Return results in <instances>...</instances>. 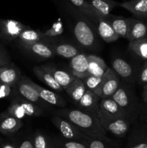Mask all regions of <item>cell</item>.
<instances>
[{
	"mask_svg": "<svg viewBox=\"0 0 147 148\" xmlns=\"http://www.w3.org/2000/svg\"><path fill=\"white\" fill-rule=\"evenodd\" d=\"M55 114L71 122L88 137L101 139L109 143L112 142L101 126L97 114L86 112L79 108H66L56 110Z\"/></svg>",
	"mask_w": 147,
	"mask_h": 148,
	"instance_id": "6da1fadb",
	"label": "cell"
},
{
	"mask_svg": "<svg viewBox=\"0 0 147 148\" xmlns=\"http://www.w3.org/2000/svg\"><path fill=\"white\" fill-rule=\"evenodd\" d=\"M66 7L72 18V30L77 44L86 50L97 51L101 44L96 25L70 4Z\"/></svg>",
	"mask_w": 147,
	"mask_h": 148,
	"instance_id": "7a4b0ae2",
	"label": "cell"
},
{
	"mask_svg": "<svg viewBox=\"0 0 147 148\" xmlns=\"http://www.w3.org/2000/svg\"><path fill=\"white\" fill-rule=\"evenodd\" d=\"M133 85L121 80L116 92L111 97L125 112L127 119L131 124L135 122L141 115L143 103H141L133 88Z\"/></svg>",
	"mask_w": 147,
	"mask_h": 148,
	"instance_id": "3957f363",
	"label": "cell"
},
{
	"mask_svg": "<svg viewBox=\"0 0 147 148\" xmlns=\"http://www.w3.org/2000/svg\"><path fill=\"white\" fill-rule=\"evenodd\" d=\"M99 122L102 128L113 135L122 137L127 134L131 126V123L123 118H118L108 114L99 108L97 111Z\"/></svg>",
	"mask_w": 147,
	"mask_h": 148,
	"instance_id": "277c9868",
	"label": "cell"
},
{
	"mask_svg": "<svg viewBox=\"0 0 147 148\" xmlns=\"http://www.w3.org/2000/svg\"><path fill=\"white\" fill-rule=\"evenodd\" d=\"M43 41L50 45L55 55L64 59H71L76 55L82 53V48L79 45L59 37H46L44 35Z\"/></svg>",
	"mask_w": 147,
	"mask_h": 148,
	"instance_id": "5b68a950",
	"label": "cell"
},
{
	"mask_svg": "<svg viewBox=\"0 0 147 148\" xmlns=\"http://www.w3.org/2000/svg\"><path fill=\"white\" fill-rule=\"evenodd\" d=\"M50 121L60 132L61 136L66 140L86 142V140L90 137L82 132L71 122L56 114L52 116Z\"/></svg>",
	"mask_w": 147,
	"mask_h": 148,
	"instance_id": "8992f818",
	"label": "cell"
},
{
	"mask_svg": "<svg viewBox=\"0 0 147 148\" xmlns=\"http://www.w3.org/2000/svg\"><path fill=\"white\" fill-rule=\"evenodd\" d=\"M30 78L27 77V76L22 75L18 83L14 88V91L24 99L38 106L39 107L45 110L50 105L45 103L39 97L36 90L30 83Z\"/></svg>",
	"mask_w": 147,
	"mask_h": 148,
	"instance_id": "52a82bcc",
	"label": "cell"
},
{
	"mask_svg": "<svg viewBox=\"0 0 147 148\" xmlns=\"http://www.w3.org/2000/svg\"><path fill=\"white\" fill-rule=\"evenodd\" d=\"M17 46L22 51L39 59H48L54 57L55 55L50 45L45 41L34 43H18Z\"/></svg>",
	"mask_w": 147,
	"mask_h": 148,
	"instance_id": "ba28073f",
	"label": "cell"
},
{
	"mask_svg": "<svg viewBox=\"0 0 147 148\" xmlns=\"http://www.w3.org/2000/svg\"><path fill=\"white\" fill-rule=\"evenodd\" d=\"M121 83V79L111 67H108L102 77L98 97L100 99L110 98L114 95Z\"/></svg>",
	"mask_w": 147,
	"mask_h": 148,
	"instance_id": "9c48e42d",
	"label": "cell"
},
{
	"mask_svg": "<svg viewBox=\"0 0 147 148\" xmlns=\"http://www.w3.org/2000/svg\"><path fill=\"white\" fill-rule=\"evenodd\" d=\"M27 26L14 20L0 19V40L4 44L17 40L19 36Z\"/></svg>",
	"mask_w": 147,
	"mask_h": 148,
	"instance_id": "30bf717a",
	"label": "cell"
},
{
	"mask_svg": "<svg viewBox=\"0 0 147 148\" xmlns=\"http://www.w3.org/2000/svg\"><path fill=\"white\" fill-rule=\"evenodd\" d=\"M111 64V68L119 76L121 80L133 85L137 82L138 72L125 59L120 57L114 58Z\"/></svg>",
	"mask_w": 147,
	"mask_h": 148,
	"instance_id": "8fae6325",
	"label": "cell"
},
{
	"mask_svg": "<svg viewBox=\"0 0 147 148\" xmlns=\"http://www.w3.org/2000/svg\"><path fill=\"white\" fill-rule=\"evenodd\" d=\"M30 82L33 86V88L36 90L39 97L45 103L50 106H54L59 107V108H65L66 106V105H67L66 101L60 95L50 90L46 89V88L40 86L35 82H33L31 79H30Z\"/></svg>",
	"mask_w": 147,
	"mask_h": 148,
	"instance_id": "7c38bea8",
	"label": "cell"
},
{
	"mask_svg": "<svg viewBox=\"0 0 147 148\" xmlns=\"http://www.w3.org/2000/svg\"><path fill=\"white\" fill-rule=\"evenodd\" d=\"M128 32L125 39L129 42L147 38V25L138 19L126 18Z\"/></svg>",
	"mask_w": 147,
	"mask_h": 148,
	"instance_id": "4fadbf2b",
	"label": "cell"
},
{
	"mask_svg": "<svg viewBox=\"0 0 147 148\" xmlns=\"http://www.w3.org/2000/svg\"><path fill=\"white\" fill-rule=\"evenodd\" d=\"M20 69L13 62L0 66V82L14 88L22 77Z\"/></svg>",
	"mask_w": 147,
	"mask_h": 148,
	"instance_id": "5bb4252c",
	"label": "cell"
},
{
	"mask_svg": "<svg viewBox=\"0 0 147 148\" xmlns=\"http://www.w3.org/2000/svg\"><path fill=\"white\" fill-rule=\"evenodd\" d=\"M23 127L22 120L8 115L5 112L0 114V132L5 136L14 135Z\"/></svg>",
	"mask_w": 147,
	"mask_h": 148,
	"instance_id": "9a60e30c",
	"label": "cell"
},
{
	"mask_svg": "<svg viewBox=\"0 0 147 148\" xmlns=\"http://www.w3.org/2000/svg\"><path fill=\"white\" fill-rule=\"evenodd\" d=\"M88 54L81 53L70 60V72L78 79H84L89 76L88 74Z\"/></svg>",
	"mask_w": 147,
	"mask_h": 148,
	"instance_id": "2e32d148",
	"label": "cell"
},
{
	"mask_svg": "<svg viewBox=\"0 0 147 148\" xmlns=\"http://www.w3.org/2000/svg\"><path fill=\"white\" fill-rule=\"evenodd\" d=\"M125 148H147V125L136 126L131 132Z\"/></svg>",
	"mask_w": 147,
	"mask_h": 148,
	"instance_id": "e0dca14e",
	"label": "cell"
},
{
	"mask_svg": "<svg viewBox=\"0 0 147 148\" xmlns=\"http://www.w3.org/2000/svg\"><path fill=\"white\" fill-rule=\"evenodd\" d=\"M42 66L53 76L55 80L61 87L63 88V90L66 89L71 82L77 79L70 71L60 69L50 64L42 65Z\"/></svg>",
	"mask_w": 147,
	"mask_h": 148,
	"instance_id": "ac0fdd59",
	"label": "cell"
},
{
	"mask_svg": "<svg viewBox=\"0 0 147 148\" xmlns=\"http://www.w3.org/2000/svg\"><path fill=\"white\" fill-rule=\"evenodd\" d=\"M97 30L101 40L106 43H112L120 38L117 33L114 31L107 17L99 16L96 25Z\"/></svg>",
	"mask_w": 147,
	"mask_h": 148,
	"instance_id": "d6986e66",
	"label": "cell"
},
{
	"mask_svg": "<svg viewBox=\"0 0 147 148\" xmlns=\"http://www.w3.org/2000/svg\"><path fill=\"white\" fill-rule=\"evenodd\" d=\"M11 99H14L20 105L22 111H24L25 116L30 117H38L43 116L46 114V111L44 109H43L35 104L30 102L27 100L24 99V98L18 95L15 91H14V95L12 97Z\"/></svg>",
	"mask_w": 147,
	"mask_h": 148,
	"instance_id": "ffe728a7",
	"label": "cell"
},
{
	"mask_svg": "<svg viewBox=\"0 0 147 148\" xmlns=\"http://www.w3.org/2000/svg\"><path fill=\"white\" fill-rule=\"evenodd\" d=\"M119 7L128 10L139 19H147V0H129L119 3Z\"/></svg>",
	"mask_w": 147,
	"mask_h": 148,
	"instance_id": "44dd1931",
	"label": "cell"
},
{
	"mask_svg": "<svg viewBox=\"0 0 147 148\" xmlns=\"http://www.w3.org/2000/svg\"><path fill=\"white\" fill-rule=\"evenodd\" d=\"M99 101L100 98L97 96V95L90 90H86L82 98L76 104L79 109L92 114H97Z\"/></svg>",
	"mask_w": 147,
	"mask_h": 148,
	"instance_id": "7402d4cb",
	"label": "cell"
},
{
	"mask_svg": "<svg viewBox=\"0 0 147 148\" xmlns=\"http://www.w3.org/2000/svg\"><path fill=\"white\" fill-rule=\"evenodd\" d=\"M88 74L89 76L102 77L108 68L105 61L97 55L88 54Z\"/></svg>",
	"mask_w": 147,
	"mask_h": 148,
	"instance_id": "603a6c76",
	"label": "cell"
},
{
	"mask_svg": "<svg viewBox=\"0 0 147 148\" xmlns=\"http://www.w3.org/2000/svg\"><path fill=\"white\" fill-rule=\"evenodd\" d=\"M68 1L72 7L84 14L96 25L98 17L102 15L96 12L93 10V8L89 5V3L86 1V0H68Z\"/></svg>",
	"mask_w": 147,
	"mask_h": 148,
	"instance_id": "cb8c5ba5",
	"label": "cell"
},
{
	"mask_svg": "<svg viewBox=\"0 0 147 148\" xmlns=\"http://www.w3.org/2000/svg\"><path fill=\"white\" fill-rule=\"evenodd\" d=\"M33 72L34 75L37 77V79H39L41 82L47 85L49 88L53 89V90L58 91V92H61V91L64 90L63 88L57 83V82L55 80L53 76L42 66V65L41 66H34L33 69Z\"/></svg>",
	"mask_w": 147,
	"mask_h": 148,
	"instance_id": "d4e9b609",
	"label": "cell"
},
{
	"mask_svg": "<svg viewBox=\"0 0 147 148\" xmlns=\"http://www.w3.org/2000/svg\"><path fill=\"white\" fill-rule=\"evenodd\" d=\"M89 5L100 15L107 17L115 7H119V3L113 0H86Z\"/></svg>",
	"mask_w": 147,
	"mask_h": 148,
	"instance_id": "484cf974",
	"label": "cell"
},
{
	"mask_svg": "<svg viewBox=\"0 0 147 148\" xmlns=\"http://www.w3.org/2000/svg\"><path fill=\"white\" fill-rule=\"evenodd\" d=\"M99 108L102 109V111H105L106 113L114 116L127 119V117L123 110L120 107V106L112 98H110L100 99L99 103Z\"/></svg>",
	"mask_w": 147,
	"mask_h": 148,
	"instance_id": "4316f807",
	"label": "cell"
},
{
	"mask_svg": "<svg viewBox=\"0 0 147 148\" xmlns=\"http://www.w3.org/2000/svg\"><path fill=\"white\" fill-rule=\"evenodd\" d=\"M128 51L138 59L147 60V38L129 42Z\"/></svg>",
	"mask_w": 147,
	"mask_h": 148,
	"instance_id": "83f0119b",
	"label": "cell"
},
{
	"mask_svg": "<svg viewBox=\"0 0 147 148\" xmlns=\"http://www.w3.org/2000/svg\"><path fill=\"white\" fill-rule=\"evenodd\" d=\"M64 90L69 95V96L76 103H77L85 93L86 88L82 79L77 78L73 82H71Z\"/></svg>",
	"mask_w": 147,
	"mask_h": 148,
	"instance_id": "f1b7e54d",
	"label": "cell"
},
{
	"mask_svg": "<svg viewBox=\"0 0 147 148\" xmlns=\"http://www.w3.org/2000/svg\"><path fill=\"white\" fill-rule=\"evenodd\" d=\"M108 21L110 23L114 31L120 38H125L128 32V24L126 18L122 16H115L110 14L107 16Z\"/></svg>",
	"mask_w": 147,
	"mask_h": 148,
	"instance_id": "f546056e",
	"label": "cell"
},
{
	"mask_svg": "<svg viewBox=\"0 0 147 148\" xmlns=\"http://www.w3.org/2000/svg\"><path fill=\"white\" fill-rule=\"evenodd\" d=\"M44 38V33L37 30H34L30 27H26L22 31L17 42L18 43H34L37 41H43Z\"/></svg>",
	"mask_w": 147,
	"mask_h": 148,
	"instance_id": "4dcf8cb0",
	"label": "cell"
},
{
	"mask_svg": "<svg viewBox=\"0 0 147 148\" xmlns=\"http://www.w3.org/2000/svg\"><path fill=\"white\" fill-rule=\"evenodd\" d=\"M52 140L56 148H88L86 142L69 140L61 136L52 137Z\"/></svg>",
	"mask_w": 147,
	"mask_h": 148,
	"instance_id": "1f68e13d",
	"label": "cell"
},
{
	"mask_svg": "<svg viewBox=\"0 0 147 148\" xmlns=\"http://www.w3.org/2000/svg\"><path fill=\"white\" fill-rule=\"evenodd\" d=\"M33 140L35 148H56L52 137L40 131L35 132Z\"/></svg>",
	"mask_w": 147,
	"mask_h": 148,
	"instance_id": "d6a6232c",
	"label": "cell"
},
{
	"mask_svg": "<svg viewBox=\"0 0 147 148\" xmlns=\"http://www.w3.org/2000/svg\"><path fill=\"white\" fill-rule=\"evenodd\" d=\"M102 77L96 76H88L84 79H82V82L84 84L86 90H90L91 92H94L97 96H98L99 91V87H100L101 82H102Z\"/></svg>",
	"mask_w": 147,
	"mask_h": 148,
	"instance_id": "836d02e7",
	"label": "cell"
},
{
	"mask_svg": "<svg viewBox=\"0 0 147 148\" xmlns=\"http://www.w3.org/2000/svg\"><path fill=\"white\" fill-rule=\"evenodd\" d=\"M4 112L7 114H8V115L15 117V118L20 120H22L24 117L26 116L24 111L21 108V107L20 106V105L14 99H11L10 106H9L7 109Z\"/></svg>",
	"mask_w": 147,
	"mask_h": 148,
	"instance_id": "e575fe53",
	"label": "cell"
},
{
	"mask_svg": "<svg viewBox=\"0 0 147 148\" xmlns=\"http://www.w3.org/2000/svg\"><path fill=\"white\" fill-rule=\"evenodd\" d=\"M109 143V142L105 141L101 139L92 138V137H89L86 140L88 148H107V145Z\"/></svg>",
	"mask_w": 147,
	"mask_h": 148,
	"instance_id": "d590c367",
	"label": "cell"
},
{
	"mask_svg": "<svg viewBox=\"0 0 147 148\" xmlns=\"http://www.w3.org/2000/svg\"><path fill=\"white\" fill-rule=\"evenodd\" d=\"M137 82L141 85H144L147 83V60L144 62L138 70Z\"/></svg>",
	"mask_w": 147,
	"mask_h": 148,
	"instance_id": "8d00e7d4",
	"label": "cell"
},
{
	"mask_svg": "<svg viewBox=\"0 0 147 148\" xmlns=\"http://www.w3.org/2000/svg\"><path fill=\"white\" fill-rule=\"evenodd\" d=\"M11 57L6 48L0 43V66L11 63Z\"/></svg>",
	"mask_w": 147,
	"mask_h": 148,
	"instance_id": "74e56055",
	"label": "cell"
},
{
	"mask_svg": "<svg viewBox=\"0 0 147 148\" xmlns=\"http://www.w3.org/2000/svg\"><path fill=\"white\" fill-rule=\"evenodd\" d=\"M14 92V89L12 87L8 85L2 84L0 88V99L7 98H11L13 96Z\"/></svg>",
	"mask_w": 147,
	"mask_h": 148,
	"instance_id": "f35d334b",
	"label": "cell"
},
{
	"mask_svg": "<svg viewBox=\"0 0 147 148\" xmlns=\"http://www.w3.org/2000/svg\"><path fill=\"white\" fill-rule=\"evenodd\" d=\"M17 148H35L33 137H24L20 140L19 144L17 145Z\"/></svg>",
	"mask_w": 147,
	"mask_h": 148,
	"instance_id": "ab89813d",
	"label": "cell"
},
{
	"mask_svg": "<svg viewBox=\"0 0 147 148\" xmlns=\"http://www.w3.org/2000/svg\"><path fill=\"white\" fill-rule=\"evenodd\" d=\"M143 105L147 106V83L143 85V93H142Z\"/></svg>",
	"mask_w": 147,
	"mask_h": 148,
	"instance_id": "60d3db41",
	"label": "cell"
},
{
	"mask_svg": "<svg viewBox=\"0 0 147 148\" xmlns=\"http://www.w3.org/2000/svg\"><path fill=\"white\" fill-rule=\"evenodd\" d=\"M0 148H17V145H14L13 143H3V144L0 145Z\"/></svg>",
	"mask_w": 147,
	"mask_h": 148,
	"instance_id": "b9f144b4",
	"label": "cell"
},
{
	"mask_svg": "<svg viewBox=\"0 0 147 148\" xmlns=\"http://www.w3.org/2000/svg\"><path fill=\"white\" fill-rule=\"evenodd\" d=\"M141 115L144 116L145 124L147 125V106H143V110H142V113H141Z\"/></svg>",
	"mask_w": 147,
	"mask_h": 148,
	"instance_id": "7bdbcfd3",
	"label": "cell"
},
{
	"mask_svg": "<svg viewBox=\"0 0 147 148\" xmlns=\"http://www.w3.org/2000/svg\"><path fill=\"white\" fill-rule=\"evenodd\" d=\"M1 82H0V88H1Z\"/></svg>",
	"mask_w": 147,
	"mask_h": 148,
	"instance_id": "ee69618b",
	"label": "cell"
},
{
	"mask_svg": "<svg viewBox=\"0 0 147 148\" xmlns=\"http://www.w3.org/2000/svg\"><path fill=\"white\" fill-rule=\"evenodd\" d=\"M0 145H1V141H0Z\"/></svg>",
	"mask_w": 147,
	"mask_h": 148,
	"instance_id": "f6af8a7d",
	"label": "cell"
},
{
	"mask_svg": "<svg viewBox=\"0 0 147 148\" xmlns=\"http://www.w3.org/2000/svg\"><path fill=\"white\" fill-rule=\"evenodd\" d=\"M146 20H147V19H146Z\"/></svg>",
	"mask_w": 147,
	"mask_h": 148,
	"instance_id": "bcb514c9",
	"label": "cell"
}]
</instances>
